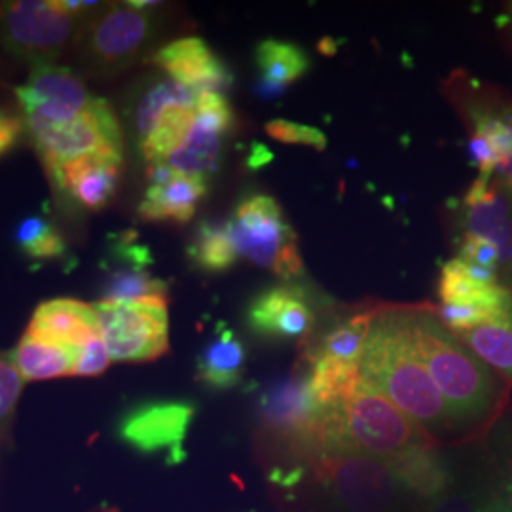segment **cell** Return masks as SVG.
<instances>
[{
    "mask_svg": "<svg viewBox=\"0 0 512 512\" xmlns=\"http://www.w3.org/2000/svg\"><path fill=\"white\" fill-rule=\"evenodd\" d=\"M23 384L12 353L0 349V440L10 439Z\"/></svg>",
    "mask_w": 512,
    "mask_h": 512,
    "instance_id": "d6a6232c",
    "label": "cell"
},
{
    "mask_svg": "<svg viewBox=\"0 0 512 512\" xmlns=\"http://www.w3.org/2000/svg\"><path fill=\"white\" fill-rule=\"evenodd\" d=\"M46 171L97 152L124 154L122 126L109 101L97 97L71 122L29 131Z\"/></svg>",
    "mask_w": 512,
    "mask_h": 512,
    "instance_id": "30bf717a",
    "label": "cell"
},
{
    "mask_svg": "<svg viewBox=\"0 0 512 512\" xmlns=\"http://www.w3.org/2000/svg\"><path fill=\"white\" fill-rule=\"evenodd\" d=\"M27 330L42 340L78 351L101 334L95 308L73 298L42 302L33 313Z\"/></svg>",
    "mask_w": 512,
    "mask_h": 512,
    "instance_id": "ffe728a7",
    "label": "cell"
},
{
    "mask_svg": "<svg viewBox=\"0 0 512 512\" xmlns=\"http://www.w3.org/2000/svg\"><path fill=\"white\" fill-rule=\"evenodd\" d=\"M95 512H118L116 509H101V511H95Z\"/></svg>",
    "mask_w": 512,
    "mask_h": 512,
    "instance_id": "b9f144b4",
    "label": "cell"
},
{
    "mask_svg": "<svg viewBox=\"0 0 512 512\" xmlns=\"http://www.w3.org/2000/svg\"><path fill=\"white\" fill-rule=\"evenodd\" d=\"M505 25H507L509 37L512 38V2H507V6H505Z\"/></svg>",
    "mask_w": 512,
    "mask_h": 512,
    "instance_id": "60d3db41",
    "label": "cell"
},
{
    "mask_svg": "<svg viewBox=\"0 0 512 512\" xmlns=\"http://www.w3.org/2000/svg\"><path fill=\"white\" fill-rule=\"evenodd\" d=\"M308 384L315 403L327 414H332L355 395L361 384V365L315 355L310 359Z\"/></svg>",
    "mask_w": 512,
    "mask_h": 512,
    "instance_id": "484cf974",
    "label": "cell"
},
{
    "mask_svg": "<svg viewBox=\"0 0 512 512\" xmlns=\"http://www.w3.org/2000/svg\"><path fill=\"white\" fill-rule=\"evenodd\" d=\"M82 19L59 0H16L0 4V48L31 67L57 63L74 46Z\"/></svg>",
    "mask_w": 512,
    "mask_h": 512,
    "instance_id": "8992f818",
    "label": "cell"
},
{
    "mask_svg": "<svg viewBox=\"0 0 512 512\" xmlns=\"http://www.w3.org/2000/svg\"><path fill=\"white\" fill-rule=\"evenodd\" d=\"M122 164L124 154L120 152H97L50 169L48 177L55 190L76 207L99 213L116 196Z\"/></svg>",
    "mask_w": 512,
    "mask_h": 512,
    "instance_id": "9a60e30c",
    "label": "cell"
},
{
    "mask_svg": "<svg viewBox=\"0 0 512 512\" xmlns=\"http://www.w3.org/2000/svg\"><path fill=\"white\" fill-rule=\"evenodd\" d=\"M450 97L469 128V150L480 177L512 196V99L463 73L450 82Z\"/></svg>",
    "mask_w": 512,
    "mask_h": 512,
    "instance_id": "277c9868",
    "label": "cell"
},
{
    "mask_svg": "<svg viewBox=\"0 0 512 512\" xmlns=\"http://www.w3.org/2000/svg\"><path fill=\"white\" fill-rule=\"evenodd\" d=\"M25 122L10 110L0 109V158L18 145Z\"/></svg>",
    "mask_w": 512,
    "mask_h": 512,
    "instance_id": "8d00e7d4",
    "label": "cell"
},
{
    "mask_svg": "<svg viewBox=\"0 0 512 512\" xmlns=\"http://www.w3.org/2000/svg\"><path fill=\"white\" fill-rule=\"evenodd\" d=\"M374 315L376 311H361L338 323L323 336L317 355L342 363L361 365V357L365 351L366 338L372 327Z\"/></svg>",
    "mask_w": 512,
    "mask_h": 512,
    "instance_id": "f546056e",
    "label": "cell"
},
{
    "mask_svg": "<svg viewBox=\"0 0 512 512\" xmlns=\"http://www.w3.org/2000/svg\"><path fill=\"white\" fill-rule=\"evenodd\" d=\"M255 59L264 95H277L310 69V59L300 46L277 38L262 40L256 46Z\"/></svg>",
    "mask_w": 512,
    "mask_h": 512,
    "instance_id": "603a6c76",
    "label": "cell"
},
{
    "mask_svg": "<svg viewBox=\"0 0 512 512\" xmlns=\"http://www.w3.org/2000/svg\"><path fill=\"white\" fill-rule=\"evenodd\" d=\"M16 95L27 131L67 124L97 99L76 71L59 63L31 67L27 82L16 88Z\"/></svg>",
    "mask_w": 512,
    "mask_h": 512,
    "instance_id": "8fae6325",
    "label": "cell"
},
{
    "mask_svg": "<svg viewBox=\"0 0 512 512\" xmlns=\"http://www.w3.org/2000/svg\"><path fill=\"white\" fill-rule=\"evenodd\" d=\"M93 308L112 363H148L169 351L167 298L99 300Z\"/></svg>",
    "mask_w": 512,
    "mask_h": 512,
    "instance_id": "52a82bcc",
    "label": "cell"
},
{
    "mask_svg": "<svg viewBox=\"0 0 512 512\" xmlns=\"http://www.w3.org/2000/svg\"><path fill=\"white\" fill-rule=\"evenodd\" d=\"M152 65L169 80L194 92H220L232 84V73L200 37L173 40L152 55Z\"/></svg>",
    "mask_w": 512,
    "mask_h": 512,
    "instance_id": "e0dca14e",
    "label": "cell"
},
{
    "mask_svg": "<svg viewBox=\"0 0 512 512\" xmlns=\"http://www.w3.org/2000/svg\"><path fill=\"white\" fill-rule=\"evenodd\" d=\"M499 497L509 505L512 509V454L505 463V471H503V478H501V494Z\"/></svg>",
    "mask_w": 512,
    "mask_h": 512,
    "instance_id": "f35d334b",
    "label": "cell"
},
{
    "mask_svg": "<svg viewBox=\"0 0 512 512\" xmlns=\"http://www.w3.org/2000/svg\"><path fill=\"white\" fill-rule=\"evenodd\" d=\"M118 251H122V256L128 260V266H118L107 275L103 287V300H141L152 296L167 298L165 281L148 274L145 270L150 260L145 247L120 243Z\"/></svg>",
    "mask_w": 512,
    "mask_h": 512,
    "instance_id": "d4e9b609",
    "label": "cell"
},
{
    "mask_svg": "<svg viewBox=\"0 0 512 512\" xmlns=\"http://www.w3.org/2000/svg\"><path fill=\"white\" fill-rule=\"evenodd\" d=\"M110 363L112 359H110L109 349L105 346L103 336L99 334L78 351L73 376H82V378L99 376L109 368Z\"/></svg>",
    "mask_w": 512,
    "mask_h": 512,
    "instance_id": "e575fe53",
    "label": "cell"
},
{
    "mask_svg": "<svg viewBox=\"0 0 512 512\" xmlns=\"http://www.w3.org/2000/svg\"><path fill=\"white\" fill-rule=\"evenodd\" d=\"M207 190L209 184L203 177L186 175L167 164L150 165L147 192L137 213L147 222L184 224L196 215Z\"/></svg>",
    "mask_w": 512,
    "mask_h": 512,
    "instance_id": "ac0fdd59",
    "label": "cell"
},
{
    "mask_svg": "<svg viewBox=\"0 0 512 512\" xmlns=\"http://www.w3.org/2000/svg\"><path fill=\"white\" fill-rule=\"evenodd\" d=\"M429 446H435V439L421 425L361 380L348 403L330 414L319 456L355 450L391 463Z\"/></svg>",
    "mask_w": 512,
    "mask_h": 512,
    "instance_id": "3957f363",
    "label": "cell"
},
{
    "mask_svg": "<svg viewBox=\"0 0 512 512\" xmlns=\"http://www.w3.org/2000/svg\"><path fill=\"white\" fill-rule=\"evenodd\" d=\"M188 256L198 268L219 274L230 270L239 255L226 224L207 220L198 226V232L188 247Z\"/></svg>",
    "mask_w": 512,
    "mask_h": 512,
    "instance_id": "f1b7e54d",
    "label": "cell"
},
{
    "mask_svg": "<svg viewBox=\"0 0 512 512\" xmlns=\"http://www.w3.org/2000/svg\"><path fill=\"white\" fill-rule=\"evenodd\" d=\"M194 90H188L181 84L165 78L158 80L154 84H150L145 92L141 93V97L135 103L133 109V131L137 137V143L141 145L148 137V133L154 128L156 120L160 118V114L164 112L173 101L183 99L188 93Z\"/></svg>",
    "mask_w": 512,
    "mask_h": 512,
    "instance_id": "4dcf8cb0",
    "label": "cell"
},
{
    "mask_svg": "<svg viewBox=\"0 0 512 512\" xmlns=\"http://www.w3.org/2000/svg\"><path fill=\"white\" fill-rule=\"evenodd\" d=\"M245 372V346L232 329H219L217 336L203 348L196 376L198 382L211 389H232Z\"/></svg>",
    "mask_w": 512,
    "mask_h": 512,
    "instance_id": "7402d4cb",
    "label": "cell"
},
{
    "mask_svg": "<svg viewBox=\"0 0 512 512\" xmlns=\"http://www.w3.org/2000/svg\"><path fill=\"white\" fill-rule=\"evenodd\" d=\"M234 129V110L224 93L200 92L196 99V120L183 147L165 164L186 175L207 179L219 169L226 135Z\"/></svg>",
    "mask_w": 512,
    "mask_h": 512,
    "instance_id": "4fadbf2b",
    "label": "cell"
},
{
    "mask_svg": "<svg viewBox=\"0 0 512 512\" xmlns=\"http://www.w3.org/2000/svg\"><path fill=\"white\" fill-rule=\"evenodd\" d=\"M329 416L311 395L308 372L277 382L260 401L262 429L306 458L319 456Z\"/></svg>",
    "mask_w": 512,
    "mask_h": 512,
    "instance_id": "ba28073f",
    "label": "cell"
},
{
    "mask_svg": "<svg viewBox=\"0 0 512 512\" xmlns=\"http://www.w3.org/2000/svg\"><path fill=\"white\" fill-rule=\"evenodd\" d=\"M12 357L23 382H40L73 376L78 349L57 346L25 330Z\"/></svg>",
    "mask_w": 512,
    "mask_h": 512,
    "instance_id": "cb8c5ba5",
    "label": "cell"
},
{
    "mask_svg": "<svg viewBox=\"0 0 512 512\" xmlns=\"http://www.w3.org/2000/svg\"><path fill=\"white\" fill-rule=\"evenodd\" d=\"M226 228L239 256L272 272L279 256L296 243L279 203L266 194H251L241 200Z\"/></svg>",
    "mask_w": 512,
    "mask_h": 512,
    "instance_id": "7c38bea8",
    "label": "cell"
},
{
    "mask_svg": "<svg viewBox=\"0 0 512 512\" xmlns=\"http://www.w3.org/2000/svg\"><path fill=\"white\" fill-rule=\"evenodd\" d=\"M456 336L484 365L505 378H512V321L480 325Z\"/></svg>",
    "mask_w": 512,
    "mask_h": 512,
    "instance_id": "83f0119b",
    "label": "cell"
},
{
    "mask_svg": "<svg viewBox=\"0 0 512 512\" xmlns=\"http://www.w3.org/2000/svg\"><path fill=\"white\" fill-rule=\"evenodd\" d=\"M484 503H476L471 497L444 499L435 512H482Z\"/></svg>",
    "mask_w": 512,
    "mask_h": 512,
    "instance_id": "74e56055",
    "label": "cell"
},
{
    "mask_svg": "<svg viewBox=\"0 0 512 512\" xmlns=\"http://www.w3.org/2000/svg\"><path fill=\"white\" fill-rule=\"evenodd\" d=\"M196 99L198 92L188 93L160 114L147 139L139 145L148 165L165 164L173 152L183 147L196 120Z\"/></svg>",
    "mask_w": 512,
    "mask_h": 512,
    "instance_id": "44dd1931",
    "label": "cell"
},
{
    "mask_svg": "<svg viewBox=\"0 0 512 512\" xmlns=\"http://www.w3.org/2000/svg\"><path fill=\"white\" fill-rule=\"evenodd\" d=\"M482 512H512V509L499 495H492L484 501Z\"/></svg>",
    "mask_w": 512,
    "mask_h": 512,
    "instance_id": "ab89813d",
    "label": "cell"
},
{
    "mask_svg": "<svg viewBox=\"0 0 512 512\" xmlns=\"http://www.w3.org/2000/svg\"><path fill=\"white\" fill-rule=\"evenodd\" d=\"M408 338L439 387L456 429L490 420L501 401V385L458 336L442 325L433 308H401Z\"/></svg>",
    "mask_w": 512,
    "mask_h": 512,
    "instance_id": "7a4b0ae2",
    "label": "cell"
},
{
    "mask_svg": "<svg viewBox=\"0 0 512 512\" xmlns=\"http://www.w3.org/2000/svg\"><path fill=\"white\" fill-rule=\"evenodd\" d=\"M247 325L268 340H296L313 327V310L308 294L296 285L270 287L247 308Z\"/></svg>",
    "mask_w": 512,
    "mask_h": 512,
    "instance_id": "d6986e66",
    "label": "cell"
},
{
    "mask_svg": "<svg viewBox=\"0 0 512 512\" xmlns=\"http://www.w3.org/2000/svg\"><path fill=\"white\" fill-rule=\"evenodd\" d=\"M313 465L319 482L349 511H384L401 488L389 463L355 450L321 454Z\"/></svg>",
    "mask_w": 512,
    "mask_h": 512,
    "instance_id": "9c48e42d",
    "label": "cell"
},
{
    "mask_svg": "<svg viewBox=\"0 0 512 512\" xmlns=\"http://www.w3.org/2000/svg\"><path fill=\"white\" fill-rule=\"evenodd\" d=\"M389 467L401 488L423 499L439 497L450 484L448 467L442 463L435 446L395 459Z\"/></svg>",
    "mask_w": 512,
    "mask_h": 512,
    "instance_id": "4316f807",
    "label": "cell"
},
{
    "mask_svg": "<svg viewBox=\"0 0 512 512\" xmlns=\"http://www.w3.org/2000/svg\"><path fill=\"white\" fill-rule=\"evenodd\" d=\"M361 380L401 408L431 439L456 431L448 404L408 338L401 308L376 311L361 357Z\"/></svg>",
    "mask_w": 512,
    "mask_h": 512,
    "instance_id": "6da1fadb",
    "label": "cell"
},
{
    "mask_svg": "<svg viewBox=\"0 0 512 512\" xmlns=\"http://www.w3.org/2000/svg\"><path fill=\"white\" fill-rule=\"evenodd\" d=\"M196 408L184 401H150L129 408L118 423V437L143 454L171 452L181 458Z\"/></svg>",
    "mask_w": 512,
    "mask_h": 512,
    "instance_id": "5bb4252c",
    "label": "cell"
},
{
    "mask_svg": "<svg viewBox=\"0 0 512 512\" xmlns=\"http://www.w3.org/2000/svg\"><path fill=\"white\" fill-rule=\"evenodd\" d=\"M266 133L275 141L285 143V145H302V147L315 148L319 152L327 148V137L321 129L296 124V122H289V120L268 122Z\"/></svg>",
    "mask_w": 512,
    "mask_h": 512,
    "instance_id": "836d02e7",
    "label": "cell"
},
{
    "mask_svg": "<svg viewBox=\"0 0 512 512\" xmlns=\"http://www.w3.org/2000/svg\"><path fill=\"white\" fill-rule=\"evenodd\" d=\"M19 249L35 260H54L65 255V239L54 224L44 217H27L19 222L16 230Z\"/></svg>",
    "mask_w": 512,
    "mask_h": 512,
    "instance_id": "1f68e13d",
    "label": "cell"
},
{
    "mask_svg": "<svg viewBox=\"0 0 512 512\" xmlns=\"http://www.w3.org/2000/svg\"><path fill=\"white\" fill-rule=\"evenodd\" d=\"M459 258L478 268L492 270L495 274L499 268H503V260L497 247L486 239L463 236L459 241Z\"/></svg>",
    "mask_w": 512,
    "mask_h": 512,
    "instance_id": "d590c367",
    "label": "cell"
},
{
    "mask_svg": "<svg viewBox=\"0 0 512 512\" xmlns=\"http://www.w3.org/2000/svg\"><path fill=\"white\" fill-rule=\"evenodd\" d=\"M463 236L494 243L503 268L512 264V196L492 179L480 177L461 203Z\"/></svg>",
    "mask_w": 512,
    "mask_h": 512,
    "instance_id": "2e32d148",
    "label": "cell"
},
{
    "mask_svg": "<svg viewBox=\"0 0 512 512\" xmlns=\"http://www.w3.org/2000/svg\"><path fill=\"white\" fill-rule=\"evenodd\" d=\"M152 18L145 10L122 4H101L82 19L74 50L84 71L109 78L126 71L147 48Z\"/></svg>",
    "mask_w": 512,
    "mask_h": 512,
    "instance_id": "5b68a950",
    "label": "cell"
}]
</instances>
